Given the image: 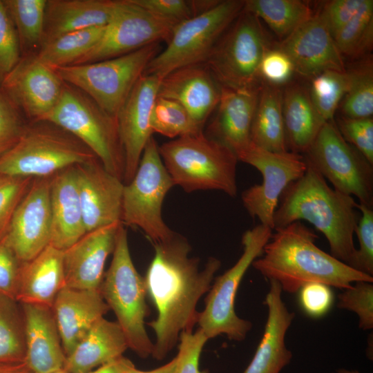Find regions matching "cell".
<instances>
[{"label": "cell", "instance_id": "6da1fadb", "mask_svg": "<svg viewBox=\"0 0 373 373\" xmlns=\"http://www.w3.org/2000/svg\"><path fill=\"white\" fill-rule=\"evenodd\" d=\"M153 245L155 255L144 278L157 311V318L148 323L156 336L151 355L161 361L174 347L180 333L192 331L197 323V303L210 289L221 262L210 257L200 270L199 259L189 256L190 245L176 233Z\"/></svg>", "mask_w": 373, "mask_h": 373}, {"label": "cell", "instance_id": "7a4b0ae2", "mask_svg": "<svg viewBox=\"0 0 373 373\" xmlns=\"http://www.w3.org/2000/svg\"><path fill=\"white\" fill-rule=\"evenodd\" d=\"M262 254L252 266L265 278L277 281L283 291L294 294L305 284L320 283L341 289L353 283H373V276L358 271L318 248L315 232L296 221L274 229Z\"/></svg>", "mask_w": 373, "mask_h": 373}, {"label": "cell", "instance_id": "3957f363", "mask_svg": "<svg viewBox=\"0 0 373 373\" xmlns=\"http://www.w3.org/2000/svg\"><path fill=\"white\" fill-rule=\"evenodd\" d=\"M278 203L274 229L305 220L327 238L330 254L350 265L356 251L354 233L360 218L358 203L352 196L332 189L320 173L307 166L305 173L284 190Z\"/></svg>", "mask_w": 373, "mask_h": 373}, {"label": "cell", "instance_id": "277c9868", "mask_svg": "<svg viewBox=\"0 0 373 373\" xmlns=\"http://www.w3.org/2000/svg\"><path fill=\"white\" fill-rule=\"evenodd\" d=\"M158 151L174 185L186 192L218 190L236 196V154L203 131L164 142Z\"/></svg>", "mask_w": 373, "mask_h": 373}, {"label": "cell", "instance_id": "5b68a950", "mask_svg": "<svg viewBox=\"0 0 373 373\" xmlns=\"http://www.w3.org/2000/svg\"><path fill=\"white\" fill-rule=\"evenodd\" d=\"M102 297L117 318L128 347L140 357L152 354L153 343L144 326L149 315L144 278L136 270L128 244L124 225L119 226L113 258L100 288Z\"/></svg>", "mask_w": 373, "mask_h": 373}, {"label": "cell", "instance_id": "8992f818", "mask_svg": "<svg viewBox=\"0 0 373 373\" xmlns=\"http://www.w3.org/2000/svg\"><path fill=\"white\" fill-rule=\"evenodd\" d=\"M96 157L61 128L46 121L30 122L19 142L0 157V176L49 177Z\"/></svg>", "mask_w": 373, "mask_h": 373}, {"label": "cell", "instance_id": "52a82bcc", "mask_svg": "<svg viewBox=\"0 0 373 373\" xmlns=\"http://www.w3.org/2000/svg\"><path fill=\"white\" fill-rule=\"evenodd\" d=\"M39 121L52 123L72 134L109 173L123 181L124 154L116 117L82 91L64 82L57 104Z\"/></svg>", "mask_w": 373, "mask_h": 373}, {"label": "cell", "instance_id": "ba28073f", "mask_svg": "<svg viewBox=\"0 0 373 373\" xmlns=\"http://www.w3.org/2000/svg\"><path fill=\"white\" fill-rule=\"evenodd\" d=\"M160 51V43L157 42L117 57L52 68L64 83L82 91L116 117L149 64Z\"/></svg>", "mask_w": 373, "mask_h": 373}, {"label": "cell", "instance_id": "9c48e42d", "mask_svg": "<svg viewBox=\"0 0 373 373\" xmlns=\"http://www.w3.org/2000/svg\"><path fill=\"white\" fill-rule=\"evenodd\" d=\"M270 44L260 19L242 9L218 39L205 64L222 88L260 87L259 68Z\"/></svg>", "mask_w": 373, "mask_h": 373}, {"label": "cell", "instance_id": "30bf717a", "mask_svg": "<svg viewBox=\"0 0 373 373\" xmlns=\"http://www.w3.org/2000/svg\"><path fill=\"white\" fill-rule=\"evenodd\" d=\"M272 230L260 224L246 231L242 236V255L211 286L197 322L208 339L224 334L229 340L242 341L251 330L252 323L236 314L235 300L242 279L253 262L262 256Z\"/></svg>", "mask_w": 373, "mask_h": 373}, {"label": "cell", "instance_id": "8fae6325", "mask_svg": "<svg viewBox=\"0 0 373 373\" xmlns=\"http://www.w3.org/2000/svg\"><path fill=\"white\" fill-rule=\"evenodd\" d=\"M173 186L152 136L143 151L135 175L124 186L121 222L140 228L153 244L171 238L175 233L164 222L162 207L166 193Z\"/></svg>", "mask_w": 373, "mask_h": 373}, {"label": "cell", "instance_id": "7c38bea8", "mask_svg": "<svg viewBox=\"0 0 373 373\" xmlns=\"http://www.w3.org/2000/svg\"><path fill=\"white\" fill-rule=\"evenodd\" d=\"M243 6L242 0L220 1L209 11L175 25L167 46L151 60L144 75L162 78L181 67L205 63Z\"/></svg>", "mask_w": 373, "mask_h": 373}, {"label": "cell", "instance_id": "4fadbf2b", "mask_svg": "<svg viewBox=\"0 0 373 373\" xmlns=\"http://www.w3.org/2000/svg\"><path fill=\"white\" fill-rule=\"evenodd\" d=\"M302 155L334 189L373 208V164L343 139L334 119L323 124Z\"/></svg>", "mask_w": 373, "mask_h": 373}, {"label": "cell", "instance_id": "5bb4252c", "mask_svg": "<svg viewBox=\"0 0 373 373\" xmlns=\"http://www.w3.org/2000/svg\"><path fill=\"white\" fill-rule=\"evenodd\" d=\"M237 158L255 167L262 177L261 184L242 193L245 208L251 218H258L261 224L274 230V215L281 194L307 169L303 156L289 151L271 152L251 143Z\"/></svg>", "mask_w": 373, "mask_h": 373}, {"label": "cell", "instance_id": "9a60e30c", "mask_svg": "<svg viewBox=\"0 0 373 373\" xmlns=\"http://www.w3.org/2000/svg\"><path fill=\"white\" fill-rule=\"evenodd\" d=\"M175 26L130 0H116L112 17L102 37L75 64L117 57L153 43H167Z\"/></svg>", "mask_w": 373, "mask_h": 373}, {"label": "cell", "instance_id": "2e32d148", "mask_svg": "<svg viewBox=\"0 0 373 373\" xmlns=\"http://www.w3.org/2000/svg\"><path fill=\"white\" fill-rule=\"evenodd\" d=\"M51 178H35L14 213L6 242L21 262L35 258L51 234Z\"/></svg>", "mask_w": 373, "mask_h": 373}, {"label": "cell", "instance_id": "e0dca14e", "mask_svg": "<svg viewBox=\"0 0 373 373\" xmlns=\"http://www.w3.org/2000/svg\"><path fill=\"white\" fill-rule=\"evenodd\" d=\"M63 85L55 70L32 55L21 57L3 78L0 88L30 122H35L54 108Z\"/></svg>", "mask_w": 373, "mask_h": 373}, {"label": "cell", "instance_id": "ac0fdd59", "mask_svg": "<svg viewBox=\"0 0 373 373\" xmlns=\"http://www.w3.org/2000/svg\"><path fill=\"white\" fill-rule=\"evenodd\" d=\"M161 79L154 75H143L116 115L124 154V184L135 175L143 151L153 136L150 117Z\"/></svg>", "mask_w": 373, "mask_h": 373}, {"label": "cell", "instance_id": "d6986e66", "mask_svg": "<svg viewBox=\"0 0 373 373\" xmlns=\"http://www.w3.org/2000/svg\"><path fill=\"white\" fill-rule=\"evenodd\" d=\"M75 171L86 233L121 222L123 181L97 157L75 165Z\"/></svg>", "mask_w": 373, "mask_h": 373}, {"label": "cell", "instance_id": "ffe728a7", "mask_svg": "<svg viewBox=\"0 0 373 373\" xmlns=\"http://www.w3.org/2000/svg\"><path fill=\"white\" fill-rule=\"evenodd\" d=\"M277 47L289 57L295 73L310 80L326 70L346 71L343 57L318 12Z\"/></svg>", "mask_w": 373, "mask_h": 373}, {"label": "cell", "instance_id": "44dd1931", "mask_svg": "<svg viewBox=\"0 0 373 373\" xmlns=\"http://www.w3.org/2000/svg\"><path fill=\"white\" fill-rule=\"evenodd\" d=\"M121 223L87 232L63 251L65 287L100 290L106 260L114 250L117 232Z\"/></svg>", "mask_w": 373, "mask_h": 373}, {"label": "cell", "instance_id": "7402d4cb", "mask_svg": "<svg viewBox=\"0 0 373 373\" xmlns=\"http://www.w3.org/2000/svg\"><path fill=\"white\" fill-rule=\"evenodd\" d=\"M221 86L204 63L178 68L163 77L157 97L174 100L202 128L216 109Z\"/></svg>", "mask_w": 373, "mask_h": 373}, {"label": "cell", "instance_id": "603a6c76", "mask_svg": "<svg viewBox=\"0 0 373 373\" xmlns=\"http://www.w3.org/2000/svg\"><path fill=\"white\" fill-rule=\"evenodd\" d=\"M260 88L221 87L219 102L208 125L205 135L227 146L236 157L251 143V128Z\"/></svg>", "mask_w": 373, "mask_h": 373}, {"label": "cell", "instance_id": "cb8c5ba5", "mask_svg": "<svg viewBox=\"0 0 373 373\" xmlns=\"http://www.w3.org/2000/svg\"><path fill=\"white\" fill-rule=\"evenodd\" d=\"M269 281V289L264 301L268 309L264 332L243 373H280L292 359L293 354L286 347L285 338L295 313L289 312L283 302L280 284Z\"/></svg>", "mask_w": 373, "mask_h": 373}, {"label": "cell", "instance_id": "d4e9b609", "mask_svg": "<svg viewBox=\"0 0 373 373\" xmlns=\"http://www.w3.org/2000/svg\"><path fill=\"white\" fill-rule=\"evenodd\" d=\"M66 356L110 309L100 290L64 287L51 307Z\"/></svg>", "mask_w": 373, "mask_h": 373}, {"label": "cell", "instance_id": "484cf974", "mask_svg": "<svg viewBox=\"0 0 373 373\" xmlns=\"http://www.w3.org/2000/svg\"><path fill=\"white\" fill-rule=\"evenodd\" d=\"M20 304L24 318L27 365L33 373H53L63 369L66 356L51 307Z\"/></svg>", "mask_w": 373, "mask_h": 373}, {"label": "cell", "instance_id": "4316f807", "mask_svg": "<svg viewBox=\"0 0 373 373\" xmlns=\"http://www.w3.org/2000/svg\"><path fill=\"white\" fill-rule=\"evenodd\" d=\"M50 208L52 223L49 245L64 251L86 233L75 166L52 176Z\"/></svg>", "mask_w": 373, "mask_h": 373}, {"label": "cell", "instance_id": "83f0119b", "mask_svg": "<svg viewBox=\"0 0 373 373\" xmlns=\"http://www.w3.org/2000/svg\"><path fill=\"white\" fill-rule=\"evenodd\" d=\"M64 287L63 251L48 245L30 260L21 262L16 300L51 307Z\"/></svg>", "mask_w": 373, "mask_h": 373}, {"label": "cell", "instance_id": "f1b7e54d", "mask_svg": "<svg viewBox=\"0 0 373 373\" xmlns=\"http://www.w3.org/2000/svg\"><path fill=\"white\" fill-rule=\"evenodd\" d=\"M115 4L116 0H47L42 46L68 32L106 26Z\"/></svg>", "mask_w": 373, "mask_h": 373}, {"label": "cell", "instance_id": "f546056e", "mask_svg": "<svg viewBox=\"0 0 373 373\" xmlns=\"http://www.w3.org/2000/svg\"><path fill=\"white\" fill-rule=\"evenodd\" d=\"M127 348L119 324L103 317L66 356L64 369L68 373H85L119 358Z\"/></svg>", "mask_w": 373, "mask_h": 373}, {"label": "cell", "instance_id": "4dcf8cb0", "mask_svg": "<svg viewBox=\"0 0 373 373\" xmlns=\"http://www.w3.org/2000/svg\"><path fill=\"white\" fill-rule=\"evenodd\" d=\"M283 116L288 151L303 155L325 123L312 102L307 88L290 84L283 90Z\"/></svg>", "mask_w": 373, "mask_h": 373}, {"label": "cell", "instance_id": "1f68e13d", "mask_svg": "<svg viewBox=\"0 0 373 373\" xmlns=\"http://www.w3.org/2000/svg\"><path fill=\"white\" fill-rule=\"evenodd\" d=\"M251 142L271 152L287 151L283 116V90L261 82L252 121Z\"/></svg>", "mask_w": 373, "mask_h": 373}, {"label": "cell", "instance_id": "d6a6232c", "mask_svg": "<svg viewBox=\"0 0 373 373\" xmlns=\"http://www.w3.org/2000/svg\"><path fill=\"white\" fill-rule=\"evenodd\" d=\"M243 10L262 19L282 40L314 15L300 0H244Z\"/></svg>", "mask_w": 373, "mask_h": 373}, {"label": "cell", "instance_id": "836d02e7", "mask_svg": "<svg viewBox=\"0 0 373 373\" xmlns=\"http://www.w3.org/2000/svg\"><path fill=\"white\" fill-rule=\"evenodd\" d=\"M105 27H92L64 34L42 46L35 56L50 68L73 65L95 46Z\"/></svg>", "mask_w": 373, "mask_h": 373}, {"label": "cell", "instance_id": "e575fe53", "mask_svg": "<svg viewBox=\"0 0 373 373\" xmlns=\"http://www.w3.org/2000/svg\"><path fill=\"white\" fill-rule=\"evenodd\" d=\"M19 38L23 56L35 55L43 42L47 0H3Z\"/></svg>", "mask_w": 373, "mask_h": 373}, {"label": "cell", "instance_id": "d590c367", "mask_svg": "<svg viewBox=\"0 0 373 373\" xmlns=\"http://www.w3.org/2000/svg\"><path fill=\"white\" fill-rule=\"evenodd\" d=\"M26 334L21 304L0 295V363L25 361Z\"/></svg>", "mask_w": 373, "mask_h": 373}, {"label": "cell", "instance_id": "8d00e7d4", "mask_svg": "<svg viewBox=\"0 0 373 373\" xmlns=\"http://www.w3.org/2000/svg\"><path fill=\"white\" fill-rule=\"evenodd\" d=\"M349 85L341 104L342 116L350 118L372 117L373 64L372 59L362 61L347 70Z\"/></svg>", "mask_w": 373, "mask_h": 373}, {"label": "cell", "instance_id": "74e56055", "mask_svg": "<svg viewBox=\"0 0 373 373\" xmlns=\"http://www.w3.org/2000/svg\"><path fill=\"white\" fill-rule=\"evenodd\" d=\"M334 39L343 57L358 58L369 52L373 44V1L364 0Z\"/></svg>", "mask_w": 373, "mask_h": 373}, {"label": "cell", "instance_id": "f35d334b", "mask_svg": "<svg viewBox=\"0 0 373 373\" xmlns=\"http://www.w3.org/2000/svg\"><path fill=\"white\" fill-rule=\"evenodd\" d=\"M150 126L153 133L172 139L203 131V128L180 104L159 97L152 108Z\"/></svg>", "mask_w": 373, "mask_h": 373}, {"label": "cell", "instance_id": "ab89813d", "mask_svg": "<svg viewBox=\"0 0 373 373\" xmlns=\"http://www.w3.org/2000/svg\"><path fill=\"white\" fill-rule=\"evenodd\" d=\"M349 85L346 71L326 70L311 79L309 93L323 122L332 120Z\"/></svg>", "mask_w": 373, "mask_h": 373}, {"label": "cell", "instance_id": "60d3db41", "mask_svg": "<svg viewBox=\"0 0 373 373\" xmlns=\"http://www.w3.org/2000/svg\"><path fill=\"white\" fill-rule=\"evenodd\" d=\"M343 289L338 296L337 307L354 312L358 318V327L363 330L373 328V285L357 281Z\"/></svg>", "mask_w": 373, "mask_h": 373}, {"label": "cell", "instance_id": "b9f144b4", "mask_svg": "<svg viewBox=\"0 0 373 373\" xmlns=\"http://www.w3.org/2000/svg\"><path fill=\"white\" fill-rule=\"evenodd\" d=\"M34 178L0 176V242L7 236L14 213Z\"/></svg>", "mask_w": 373, "mask_h": 373}, {"label": "cell", "instance_id": "7bdbcfd3", "mask_svg": "<svg viewBox=\"0 0 373 373\" xmlns=\"http://www.w3.org/2000/svg\"><path fill=\"white\" fill-rule=\"evenodd\" d=\"M357 209L361 213L355 229L359 249L350 267L373 276V208L358 203Z\"/></svg>", "mask_w": 373, "mask_h": 373}, {"label": "cell", "instance_id": "ee69618b", "mask_svg": "<svg viewBox=\"0 0 373 373\" xmlns=\"http://www.w3.org/2000/svg\"><path fill=\"white\" fill-rule=\"evenodd\" d=\"M28 125L21 111L0 88V157L19 142Z\"/></svg>", "mask_w": 373, "mask_h": 373}, {"label": "cell", "instance_id": "f6af8a7d", "mask_svg": "<svg viewBox=\"0 0 373 373\" xmlns=\"http://www.w3.org/2000/svg\"><path fill=\"white\" fill-rule=\"evenodd\" d=\"M336 126L343 139L373 164V119L339 117Z\"/></svg>", "mask_w": 373, "mask_h": 373}, {"label": "cell", "instance_id": "bcb514c9", "mask_svg": "<svg viewBox=\"0 0 373 373\" xmlns=\"http://www.w3.org/2000/svg\"><path fill=\"white\" fill-rule=\"evenodd\" d=\"M21 59L17 31L3 1L0 0V84Z\"/></svg>", "mask_w": 373, "mask_h": 373}, {"label": "cell", "instance_id": "7dc6e473", "mask_svg": "<svg viewBox=\"0 0 373 373\" xmlns=\"http://www.w3.org/2000/svg\"><path fill=\"white\" fill-rule=\"evenodd\" d=\"M294 73L291 59L278 47L267 50L259 68L261 82L278 87L287 84Z\"/></svg>", "mask_w": 373, "mask_h": 373}, {"label": "cell", "instance_id": "c3c4849f", "mask_svg": "<svg viewBox=\"0 0 373 373\" xmlns=\"http://www.w3.org/2000/svg\"><path fill=\"white\" fill-rule=\"evenodd\" d=\"M179 339L178 352L175 356V373H200V356L208 338L198 329L195 333L182 331Z\"/></svg>", "mask_w": 373, "mask_h": 373}, {"label": "cell", "instance_id": "681fc988", "mask_svg": "<svg viewBox=\"0 0 373 373\" xmlns=\"http://www.w3.org/2000/svg\"><path fill=\"white\" fill-rule=\"evenodd\" d=\"M154 15L177 25L193 17L191 0H130Z\"/></svg>", "mask_w": 373, "mask_h": 373}, {"label": "cell", "instance_id": "f907efd6", "mask_svg": "<svg viewBox=\"0 0 373 373\" xmlns=\"http://www.w3.org/2000/svg\"><path fill=\"white\" fill-rule=\"evenodd\" d=\"M334 296L331 287L309 283L299 289V302L306 314L314 318L325 315L331 308Z\"/></svg>", "mask_w": 373, "mask_h": 373}, {"label": "cell", "instance_id": "816d5d0a", "mask_svg": "<svg viewBox=\"0 0 373 373\" xmlns=\"http://www.w3.org/2000/svg\"><path fill=\"white\" fill-rule=\"evenodd\" d=\"M364 0H332L325 3L318 14L334 38L356 15Z\"/></svg>", "mask_w": 373, "mask_h": 373}, {"label": "cell", "instance_id": "f5cc1de1", "mask_svg": "<svg viewBox=\"0 0 373 373\" xmlns=\"http://www.w3.org/2000/svg\"><path fill=\"white\" fill-rule=\"evenodd\" d=\"M21 264L5 239L0 242V295L16 300Z\"/></svg>", "mask_w": 373, "mask_h": 373}, {"label": "cell", "instance_id": "db71d44e", "mask_svg": "<svg viewBox=\"0 0 373 373\" xmlns=\"http://www.w3.org/2000/svg\"><path fill=\"white\" fill-rule=\"evenodd\" d=\"M119 364L121 373H175L176 358L174 357L165 365L149 371H143L136 368L128 358L123 356L119 358Z\"/></svg>", "mask_w": 373, "mask_h": 373}, {"label": "cell", "instance_id": "11a10c76", "mask_svg": "<svg viewBox=\"0 0 373 373\" xmlns=\"http://www.w3.org/2000/svg\"><path fill=\"white\" fill-rule=\"evenodd\" d=\"M0 373H33L25 361L13 363H0Z\"/></svg>", "mask_w": 373, "mask_h": 373}, {"label": "cell", "instance_id": "9f6ffc18", "mask_svg": "<svg viewBox=\"0 0 373 373\" xmlns=\"http://www.w3.org/2000/svg\"><path fill=\"white\" fill-rule=\"evenodd\" d=\"M85 373H121L119 358Z\"/></svg>", "mask_w": 373, "mask_h": 373}, {"label": "cell", "instance_id": "6f0895ef", "mask_svg": "<svg viewBox=\"0 0 373 373\" xmlns=\"http://www.w3.org/2000/svg\"><path fill=\"white\" fill-rule=\"evenodd\" d=\"M332 373H361L356 370H348L345 368H338L335 370Z\"/></svg>", "mask_w": 373, "mask_h": 373}, {"label": "cell", "instance_id": "680465c9", "mask_svg": "<svg viewBox=\"0 0 373 373\" xmlns=\"http://www.w3.org/2000/svg\"><path fill=\"white\" fill-rule=\"evenodd\" d=\"M53 373H68V372H66L64 368L63 369H61L59 370H57Z\"/></svg>", "mask_w": 373, "mask_h": 373}]
</instances>
